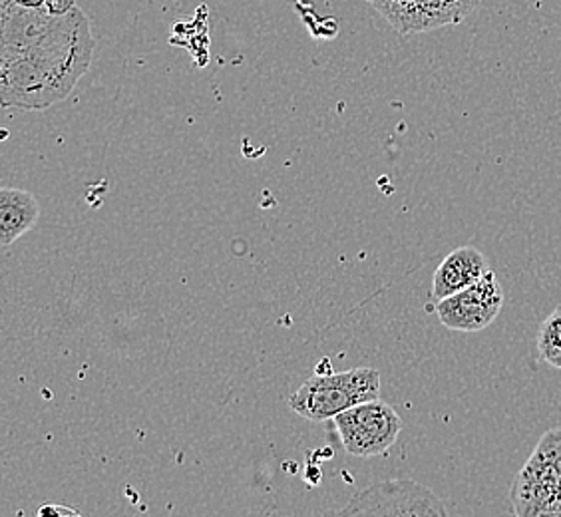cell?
I'll use <instances>...</instances> for the list:
<instances>
[{
    "label": "cell",
    "instance_id": "cell-2",
    "mask_svg": "<svg viewBox=\"0 0 561 517\" xmlns=\"http://www.w3.org/2000/svg\"><path fill=\"white\" fill-rule=\"evenodd\" d=\"M380 399V372L358 367L314 375L287 399L289 409L311 422L333 421L346 410Z\"/></svg>",
    "mask_w": 561,
    "mask_h": 517
},
{
    "label": "cell",
    "instance_id": "cell-12",
    "mask_svg": "<svg viewBox=\"0 0 561 517\" xmlns=\"http://www.w3.org/2000/svg\"><path fill=\"white\" fill-rule=\"evenodd\" d=\"M36 517H82L72 507L55 506V504H48L38 509V516Z\"/></svg>",
    "mask_w": 561,
    "mask_h": 517
},
{
    "label": "cell",
    "instance_id": "cell-9",
    "mask_svg": "<svg viewBox=\"0 0 561 517\" xmlns=\"http://www.w3.org/2000/svg\"><path fill=\"white\" fill-rule=\"evenodd\" d=\"M482 0H416L411 34L432 33L466 21Z\"/></svg>",
    "mask_w": 561,
    "mask_h": 517
},
{
    "label": "cell",
    "instance_id": "cell-10",
    "mask_svg": "<svg viewBox=\"0 0 561 517\" xmlns=\"http://www.w3.org/2000/svg\"><path fill=\"white\" fill-rule=\"evenodd\" d=\"M538 351L541 360L561 370V307L541 323L538 333Z\"/></svg>",
    "mask_w": 561,
    "mask_h": 517
},
{
    "label": "cell",
    "instance_id": "cell-8",
    "mask_svg": "<svg viewBox=\"0 0 561 517\" xmlns=\"http://www.w3.org/2000/svg\"><path fill=\"white\" fill-rule=\"evenodd\" d=\"M41 217V205L31 192L16 187L0 189V243L9 248L28 233Z\"/></svg>",
    "mask_w": 561,
    "mask_h": 517
},
{
    "label": "cell",
    "instance_id": "cell-3",
    "mask_svg": "<svg viewBox=\"0 0 561 517\" xmlns=\"http://www.w3.org/2000/svg\"><path fill=\"white\" fill-rule=\"evenodd\" d=\"M510 502L514 517H561V428L541 436L512 484Z\"/></svg>",
    "mask_w": 561,
    "mask_h": 517
},
{
    "label": "cell",
    "instance_id": "cell-6",
    "mask_svg": "<svg viewBox=\"0 0 561 517\" xmlns=\"http://www.w3.org/2000/svg\"><path fill=\"white\" fill-rule=\"evenodd\" d=\"M504 307V289L494 271L465 291L436 302L440 323L456 333H480L494 323Z\"/></svg>",
    "mask_w": 561,
    "mask_h": 517
},
{
    "label": "cell",
    "instance_id": "cell-11",
    "mask_svg": "<svg viewBox=\"0 0 561 517\" xmlns=\"http://www.w3.org/2000/svg\"><path fill=\"white\" fill-rule=\"evenodd\" d=\"M378 14L399 34H411L412 12L416 0H370Z\"/></svg>",
    "mask_w": 561,
    "mask_h": 517
},
{
    "label": "cell",
    "instance_id": "cell-7",
    "mask_svg": "<svg viewBox=\"0 0 561 517\" xmlns=\"http://www.w3.org/2000/svg\"><path fill=\"white\" fill-rule=\"evenodd\" d=\"M490 271L492 269L488 265V258L482 255V251H478L472 245L454 249L453 253L446 255L434 273L432 301L440 302L456 292L465 291L478 280L484 279Z\"/></svg>",
    "mask_w": 561,
    "mask_h": 517
},
{
    "label": "cell",
    "instance_id": "cell-5",
    "mask_svg": "<svg viewBox=\"0 0 561 517\" xmlns=\"http://www.w3.org/2000/svg\"><path fill=\"white\" fill-rule=\"evenodd\" d=\"M336 434L346 453L375 458L389 452L399 440L402 418L385 400H370L333 418Z\"/></svg>",
    "mask_w": 561,
    "mask_h": 517
},
{
    "label": "cell",
    "instance_id": "cell-4",
    "mask_svg": "<svg viewBox=\"0 0 561 517\" xmlns=\"http://www.w3.org/2000/svg\"><path fill=\"white\" fill-rule=\"evenodd\" d=\"M321 517H448L443 499L414 480H385L368 485L345 506Z\"/></svg>",
    "mask_w": 561,
    "mask_h": 517
},
{
    "label": "cell",
    "instance_id": "cell-1",
    "mask_svg": "<svg viewBox=\"0 0 561 517\" xmlns=\"http://www.w3.org/2000/svg\"><path fill=\"white\" fill-rule=\"evenodd\" d=\"M96 41L76 0H0V100L44 110L70 96Z\"/></svg>",
    "mask_w": 561,
    "mask_h": 517
}]
</instances>
